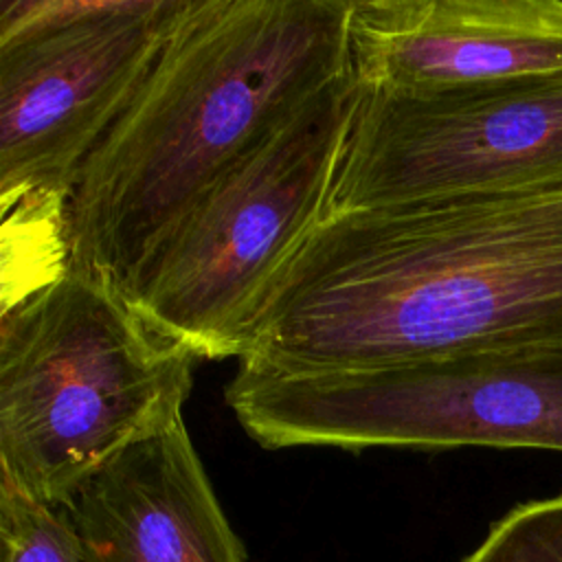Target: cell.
<instances>
[{
	"instance_id": "6da1fadb",
	"label": "cell",
	"mask_w": 562,
	"mask_h": 562,
	"mask_svg": "<svg viewBox=\"0 0 562 562\" xmlns=\"http://www.w3.org/2000/svg\"><path fill=\"white\" fill-rule=\"evenodd\" d=\"M562 340V189L327 215L272 277L239 364L314 373Z\"/></svg>"
},
{
	"instance_id": "7a4b0ae2",
	"label": "cell",
	"mask_w": 562,
	"mask_h": 562,
	"mask_svg": "<svg viewBox=\"0 0 562 562\" xmlns=\"http://www.w3.org/2000/svg\"><path fill=\"white\" fill-rule=\"evenodd\" d=\"M351 0H187L64 202L68 268L127 296L184 211L347 77Z\"/></svg>"
},
{
	"instance_id": "3957f363",
	"label": "cell",
	"mask_w": 562,
	"mask_h": 562,
	"mask_svg": "<svg viewBox=\"0 0 562 562\" xmlns=\"http://www.w3.org/2000/svg\"><path fill=\"white\" fill-rule=\"evenodd\" d=\"M195 360L110 283L66 268L0 314V472L61 509L182 417Z\"/></svg>"
},
{
	"instance_id": "277c9868",
	"label": "cell",
	"mask_w": 562,
	"mask_h": 562,
	"mask_svg": "<svg viewBox=\"0 0 562 562\" xmlns=\"http://www.w3.org/2000/svg\"><path fill=\"white\" fill-rule=\"evenodd\" d=\"M351 72L301 105L173 224L127 301L195 358L241 356L255 305L323 222L353 108Z\"/></svg>"
},
{
	"instance_id": "5b68a950",
	"label": "cell",
	"mask_w": 562,
	"mask_h": 562,
	"mask_svg": "<svg viewBox=\"0 0 562 562\" xmlns=\"http://www.w3.org/2000/svg\"><path fill=\"white\" fill-rule=\"evenodd\" d=\"M226 404L270 450L562 452V340L314 373L239 364Z\"/></svg>"
},
{
	"instance_id": "8992f818",
	"label": "cell",
	"mask_w": 562,
	"mask_h": 562,
	"mask_svg": "<svg viewBox=\"0 0 562 562\" xmlns=\"http://www.w3.org/2000/svg\"><path fill=\"white\" fill-rule=\"evenodd\" d=\"M187 0H0V202L64 206Z\"/></svg>"
},
{
	"instance_id": "52a82bcc",
	"label": "cell",
	"mask_w": 562,
	"mask_h": 562,
	"mask_svg": "<svg viewBox=\"0 0 562 562\" xmlns=\"http://www.w3.org/2000/svg\"><path fill=\"white\" fill-rule=\"evenodd\" d=\"M531 189H562V72L430 90L356 83L325 217Z\"/></svg>"
},
{
	"instance_id": "ba28073f",
	"label": "cell",
	"mask_w": 562,
	"mask_h": 562,
	"mask_svg": "<svg viewBox=\"0 0 562 562\" xmlns=\"http://www.w3.org/2000/svg\"><path fill=\"white\" fill-rule=\"evenodd\" d=\"M358 86L430 90L562 72V0H351Z\"/></svg>"
},
{
	"instance_id": "9c48e42d",
	"label": "cell",
	"mask_w": 562,
	"mask_h": 562,
	"mask_svg": "<svg viewBox=\"0 0 562 562\" xmlns=\"http://www.w3.org/2000/svg\"><path fill=\"white\" fill-rule=\"evenodd\" d=\"M61 509L86 562H246L182 417L114 457Z\"/></svg>"
},
{
	"instance_id": "30bf717a",
	"label": "cell",
	"mask_w": 562,
	"mask_h": 562,
	"mask_svg": "<svg viewBox=\"0 0 562 562\" xmlns=\"http://www.w3.org/2000/svg\"><path fill=\"white\" fill-rule=\"evenodd\" d=\"M2 562H86L81 540L68 520L0 472Z\"/></svg>"
},
{
	"instance_id": "8fae6325",
	"label": "cell",
	"mask_w": 562,
	"mask_h": 562,
	"mask_svg": "<svg viewBox=\"0 0 562 562\" xmlns=\"http://www.w3.org/2000/svg\"><path fill=\"white\" fill-rule=\"evenodd\" d=\"M463 562H562V494L514 507Z\"/></svg>"
}]
</instances>
